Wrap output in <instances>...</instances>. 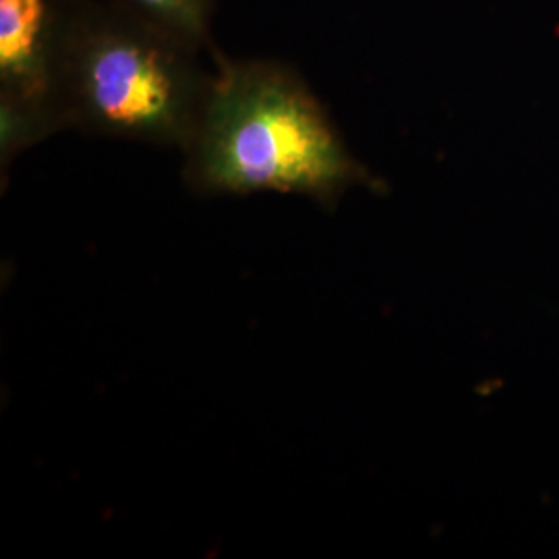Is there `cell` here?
Instances as JSON below:
<instances>
[{"mask_svg": "<svg viewBox=\"0 0 559 559\" xmlns=\"http://www.w3.org/2000/svg\"><path fill=\"white\" fill-rule=\"evenodd\" d=\"M185 154L201 193H284L332 207L353 187H376L311 90L263 60L222 62Z\"/></svg>", "mask_w": 559, "mask_h": 559, "instance_id": "6da1fadb", "label": "cell"}, {"mask_svg": "<svg viewBox=\"0 0 559 559\" xmlns=\"http://www.w3.org/2000/svg\"><path fill=\"white\" fill-rule=\"evenodd\" d=\"M156 21L80 15L57 29L55 81L67 124L187 150L210 80Z\"/></svg>", "mask_w": 559, "mask_h": 559, "instance_id": "7a4b0ae2", "label": "cell"}, {"mask_svg": "<svg viewBox=\"0 0 559 559\" xmlns=\"http://www.w3.org/2000/svg\"><path fill=\"white\" fill-rule=\"evenodd\" d=\"M59 15L50 0H0L2 102L67 124L57 98L55 59Z\"/></svg>", "mask_w": 559, "mask_h": 559, "instance_id": "3957f363", "label": "cell"}, {"mask_svg": "<svg viewBox=\"0 0 559 559\" xmlns=\"http://www.w3.org/2000/svg\"><path fill=\"white\" fill-rule=\"evenodd\" d=\"M141 15L160 23L182 40H201L207 32V0H129Z\"/></svg>", "mask_w": 559, "mask_h": 559, "instance_id": "277c9868", "label": "cell"}]
</instances>
